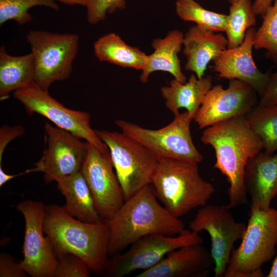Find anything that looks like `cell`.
<instances>
[{
	"label": "cell",
	"mask_w": 277,
	"mask_h": 277,
	"mask_svg": "<svg viewBox=\"0 0 277 277\" xmlns=\"http://www.w3.org/2000/svg\"><path fill=\"white\" fill-rule=\"evenodd\" d=\"M244 181L250 208L267 209L277 195V153L261 151L247 162Z\"/></svg>",
	"instance_id": "cell-18"
},
{
	"label": "cell",
	"mask_w": 277,
	"mask_h": 277,
	"mask_svg": "<svg viewBox=\"0 0 277 277\" xmlns=\"http://www.w3.org/2000/svg\"><path fill=\"white\" fill-rule=\"evenodd\" d=\"M157 200L152 185H148L125 200L114 216L107 222L110 230L109 257L144 236L175 235L185 229L183 222Z\"/></svg>",
	"instance_id": "cell-3"
},
{
	"label": "cell",
	"mask_w": 277,
	"mask_h": 277,
	"mask_svg": "<svg viewBox=\"0 0 277 277\" xmlns=\"http://www.w3.org/2000/svg\"><path fill=\"white\" fill-rule=\"evenodd\" d=\"M25 171L23 172H21L16 174H9L5 172L2 166L0 165V186H2L7 182L15 177L21 176L26 174Z\"/></svg>",
	"instance_id": "cell-36"
},
{
	"label": "cell",
	"mask_w": 277,
	"mask_h": 277,
	"mask_svg": "<svg viewBox=\"0 0 277 277\" xmlns=\"http://www.w3.org/2000/svg\"><path fill=\"white\" fill-rule=\"evenodd\" d=\"M35 6H45L58 10L54 0H0V25L9 20H14L24 25L33 19L28 10Z\"/></svg>",
	"instance_id": "cell-29"
},
{
	"label": "cell",
	"mask_w": 277,
	"mask_h": 277,
	"mask_svg": "<svg viewBox=\"0 0 277 277\" xmlns=\"http://www.w3.org/2000/svg\"><path fill=\"white\" fill-rule=\"evenodd\" d=\"M45 131L47 146L40 160L26 173L42 172L45 181L50 183L81 171L87 154L88 142L49 123H46Z\"/></svg>",
	"instance_id": "cell-12"
},
{
	"label": "cell",
	"mask_w": 277,
	"mask_h": 277,
	"mask_svg": "<svg viewBox=\"0 0 277 277\" xmlns=\"http://www.w3.org/2000/svg\"><path fill=\"white\" fill-rule=\"evenodd\" d=\"M125 5V0H87V21L91 24H97L105 19L107 13L123 10Z\"/></svg>",
	"instance_id": "cell-31"
},
{
	"label": "cell",
	"mask_w": 277,
	"mask_h": 277,
	"mask_svg": "<svg viewBox=\"0 0 277 277\" xmlns=\"http://www.w3.org/2000/svg\"><path fill=\"white\" fill-rule=\"evenodd\" d=\"M226 1L231 4L238 0H226Z\"/></svg>",
	"instance_id": "cell-39"
},
{
	"label": "cell",
	"mask_w": 277,
	"mask_h": 277,
	"mask_svg": "<svg viewBox=\"0 0 277 277\" xmlns=\"http://www.w3.org/2000/svg\"><path fill=\"white\" fill-rule=\"evenodd\" d=\"M93 48L96 57L101 62L141 71L145 66L148 55L138 48L127 45L114 33L100 37L94 43Z\"/></svg>",
	"instance_id": "cell-24"
},
{
	"label": "cell",
	"mask_w": 277,
	"mask_h": 277,
	"mask_svg": "<svg viewBox=\"0 0 277 277\" xmlns=\"http://www.w3.org/2000/svg\"><path fill=\"white\" fill-rule=\"evenodd\" d=\"M250 128L260 137L264 150L277 151V104L253 108L245 116Z\"/></svg>",
	"instance_id": "cell-26"
},
{
	"label": "cell",
	"mask_w": 277,
	"mask_h": 277,
	"mask_svg": "<svg viewBox=\"0 0 277 277\" xmlns=\"http://www.w3.org/2000/svg\"><path fill=\"white\" fill-rule=\"evenodd\" d=\"M267 277H277V254Z\"/></svg>",
	"instance_id": "cell-38"
},
{
	"label": "cell",
	"mask_w": 277,
	"mask_h": 277,
	"mask_svg": "<svg viewBox=\"0 0 277 277\" xmlns=\"http://www.w3.org/2000/svg\"><path fill=\"white\" fill-rule=\"evenodd\" d=\"M56 254L70 253L82 258L91 272L104 275L109 260L110 230L108 223L82 222L70 215L64 206H45L43 224Z\"/></svg>",
	"instance_id": "cell-2"
},
{
	"label": "cell",
	"mask_w": 277,
	"mask_h": 277,
	"mask_svg": "<svg viewBox=\"0 0 277 277\" xmlns=\"http://www.w3.org/2000/svg\"><path fill=\"white\" fill-rule=\"evenodd\" d=\"M175 10L180 18L184 21L194 22L202 28L215 32L225 31L228 14L206 9L194 0H177Z\"/></svg>",
	"instance_id": "cell-27"
},
{
	"label": "cell",
	"mask_w": 277,
	"mask_h": 277,
	"mask_svg": "<svg viewBox=\"0 0 277 277\" xmlns=\"http://www.w3.org/2000/svg\"><path fill=\"white\" fill-rule=\"evenodd\" d=\"M213 264L210 252L202 244H189L170 252L158 264L135 276H205Z\"/></svg>",
	"instance_id": "cell-17"
},
{
	"label": "cell",
	"mask_w": 277,
	"mask_h": 277,
	"mask_svg": "<svg viewBox=\"0 0 277 277\" xmlns=\"http://www.w3.org/2000/svg\"><path fill=\"white\" fill-rule=\"evenodd\" d=\"M197 164L170 158L159 159L151 185L157 199L175 217L206 205L215 192L213 185L201 176Z\"/></svg>",
	"instance_id": "cell-4"
},
{
	"label": "cell",
	"mask_w": 277,
	"mask_h": 277,
	"mask_svg": "<svg viewBox=\"0 0 277 277\" xmlns=\"http://www.w3.org/2000/svg\"><path fill=\"white\" fill-rule=\"evenodd\" d=\"M95 132L109 149L125 201L151 185L159 159L123 132Z\"/></svg>",
	"instance_id": "cell-7"
},
{
	"label": "cell",
	"mask_w": 277,
	"mask_h": 277,
	"mask_svg": "<svg viewBox=\"0 0 277 277\" xmlns=\"http://www.w3.org/2000/svg\"><path fill=\"white\" fill-rule=\"evenodd\" d=\"M198 233L184 229L174 235L154 233L144 236L130 245L123 253L110 257L104 275L123 277L137 270H146L158 264L170 252L185 245L203 244Z\"/></svg>",
	"instance_id": "cell-9"
},
{
	"label": "cell",
	"mask_w": 277,
	"mask_h": 277,
	"mask_svg": "<svg viewBox=\"0 0 277 277\" xmlns=\"http://www.w3.org/2000/svg\"><path fill=\"white\" fill-rule=\"evenodd\" d=\"M274 0H255L252 3L253 11L255 15L263 16L267 9L272 5Z\"/></svg>",
	"instance_id": "cell-35"
},
{
	"label": "cell",
	"mask_w": 277,
	"mask_h": 277,
	"mask_svg": "<svg viewBox=\"0 0 277 277\" xmlns=\"http://www.w3.org/2000/svg\"><path fill=\"white\" fill-rule=\"evenodd\" d=\"M27 274L21 263L16 262L10 254L6 253H1V277H25Z\"/></svg>",
	"instance_id": "cell-32"
},
{
	"label": "cell",
	"mask_w": 277,
	"mask_h": 277,
	"mask_svg": "<svg viewBox=\"0 0 277 277\" xmlns=\"http://www.w3.org/2000/svg\"><path fill=\"white\" fill-rule=\"evenodd\" d=\"M68 5H81L86 6L87 0H56Z\"/></svg>",
	"instance_id": "cell-37"
},
{
	"label": "cell",
	"mask_w": 277,
	"mask_h": 277,
	"mask_svg": "<svg viewBox=\"0 0 277 277\" xmlns=\"http://www.w3.org/2000/svg\"><path fill=\"white\" fill-rule=\"evenodd\" d=\"M263 17L255 33L254 48L265 49L267 56L277 64V0L273 1Z\"/></svg>",
	"instance_id": "cell-28"
},
{
	"label": "cell",
	"mask_w": 277,
	"mask_h": 277,
	"mask_svg": "<svg viewBox=\"0 0 277 277\" xmlns=\"http://www.w3.org/2000/svg\"><path fill=\"white\" fill-rule=\"evenodd\" d=\"M256 30L254 27L248 29L240 46L221 51L214 59L213 68L219 78L244 82L252 87L261 97L271 73L260 71L253 61L252 52Z\"/></svg>",
	"instance_id": "cell-16"
},
{
	"label": "cell",
	"mask_w": 277,
	"mask_h": 277,
	"mask_svg": "<svg viewBox=\"0 0 277 277\" xmlns=\"http://www.w3.org/2000/svg\"><path fill=\"white\" fill-rule=\"evenodd\" d=\"M113 169L109 151L103 152L88 142L81 172L91 190L97 212L106 222L114 216L125 202Z\"/></svg>",
	"instance_id": "cell-14"
},
{
	"label": "cell",
	"mask_w": 277,
	"mask_h": 277,
	"mask_svg": "<svg viewBox=\"0 0 277 277\" xmlns=\"http://www.w3.org/2000/svg\"><path fill=\"white\" fill-rule=\"evenodd\" d=\"M256 15L251 0H238L231 4L225 32L227 48L240 46L247 30L256 25Z\"/></svg>",
	"instance_id": "cell-25"
},
{
	"label": "cell",
	"mask_w": 277,
	"mask_h": 277,
	"mask_svg": "<svg viewBox=\"0 0 277 277\" xmlns=\"http://www.w3.org/2000/svg\"><path fill=\"white\" fill-rule=\"evenodd\" d=\"M56 182L66 199L64 207L70 215L86 223L104 221L97 212L91 190L81 171Z\"/></svg>",
	"instance_id": "cell-22"
},
{
	"label": "cell",
	"mask_w": 277,
	"mask_h": 277,
	"mask_svg": "<svg viewBox=\"0 0 277 277\" xmlns=\"http://www.w3.org/2000/svg\"><path fill=\"white\" fill-rule=\"evenodd\" d=\"M277 104V70L271 73L265 90L257 106L266 107Z\"/></svg>",
	"instance_id": "cell-33"
},
{
	"label": "cell",
	"mask_w": 277,
	"mask_h": 277,
	"mask_svg": "<svg viewBox=\"0 0 277 277\" xmlns=\"http://www.w3.org/2000/svg\"><path fill=\"white\" fill-rule=\"evenodd\" d=\"M201 141L214 150L218 169L229 183L227 206L231 209L247 203L244 176L248 160L264 150L260 137L245 117L239 116L213 124L203 131Z\"/></svg>",
	"instance_id": "cell-1"
},
{
	"label": "cell",
	"mask_w": 277,
	"mask_h": 277,
	"mask_svg": "<svg viewBox=\"0 0 277 277\" xmlns=\"http://www.w3.org/2000/svg\"><path fill=\"white\" fill-rule=\"evenodd\" d=\"M24 129L21 126L4 125L0 129V164L3 152L7 145L13 139L22 135Z\"/></svg>",
	"instance_id": "cell-34"
},
{
	"label": "cell",
	"mask_w": 277,
	"mask_h": 277,
	"mask_svg": "<svg viewBox=\"0 0 277 277\" xmlns=\"http://www.w3.org/2000/svg\"><path fill=\"white\" fill-rule=\"evenodd\" d=\"M233 249L224 276L262 277V266L276 254L277 210L250 208L245 233Z\"/></svg>",
	"instance_id": "cell-5"
},
{
	"label": "cell",
	"mask_w": 277,
	"mask_h": 277,
	"mask_svg": "<svg viewBox=\"0 0 277 277\" xmlns=\"http://www.w3.org/2000/svg\"><path fill=\"white\" fill-rule=\"evenodd\" d=\"M45 206L43 202L27 200L16 206L25 219L23 259L20 262L32 277H55L57 259L53 244L45 236Z\"/></svg>",
	"instance_id": "cell-13"
},
{
	"label": "cell",
	"mask_w": 277,
	"mask_h": 277,
	"mask_svg": "<svg viewBox=\"0 0 277 277\" xmlns=\"http://www.w3.org/2000/svg\"><path fill=\"white\" fill-rule=\"evenodd\" d=\"M227 39L221 33L197 25L190 27L184 35L183 53L186 62L185 69L194 72L198 78L205 76L208 64L227 48Z\"/></svg>",
	"instance_id": "cell-19"
},
{
	"label": "cell",
	"mask_w": 277,
	"mask_h": 277,
	"mask_svg": "<svg viewBox=\"0 0 277 277\" xmlns=\"http://www.w3.org/2000/svg\"><path fill=\"white\" fill-rule=\"evenodd\" d=\"M35 68L32 54L21 56L9 54L4 46L0 48V99L34 82Z\"/></svg>",
	"instance_id": "cell-23"
},
{
	"label": "cell",
	"mask_w": 277,
	"mask_h": 277,
	"mask_svg": "<svg viewBox=\"0 0 277 277\" xmlns=\"http://www.w3.org/2000/svg\"><path fill=\"white\" fill-rule=\"evenodd\" d=\"M258 93L247 83L229 80L228 87H212L206 94L193 120L200 129L232 118L245 116L259 103Z\"/></svg>",
	"instance_id": "cell-15"
},
{
	"label": "cell",
	"mask_w": 277,
	"mask_h": 277,
	"mask_svg": "<svg viewBox=\"0 0 277 277\" xmlns=\"http://www.w3.org/2000/svg\"><path fill=\"white\" fill-rule=\"evenodd\" d=\"M230 209L227 205L207 204L201 207L189 225L195 232L208 233L215 277L224 276L234 244L242 239L246 229V225L235 220Z\"/></svg>",
	"instance_id": "cell-11"
},
{
	"label": "cell",
	"mask_w": 277,
	"mask_h": 277,
	"mask_svg": "<svg viewBox=\"0 0 277 277\" xmlns=\"http://www.w3.org/2000/svg\"><path fill=\"white\" fill-rule=\"evenodd\" d=\"M57 264L55 277H89L90 269L80 256L65 253L56 255Z\"/></svg>",
	"instance_id": "cell-30"
},
{
	"label": "cell",
	"mask_w": 277,
	"mask_h": 277,
	"mask_svg": "<svg viewBox=\"0 0 277 277\" xmlns=\"http://www.w3.org/2000/svg\"><path fill=\"white\" fill-rule=\"evenodd\" d=\"M212 86L211 76L198 78L195 74H192L185 83L175 78L170 81L169 86L161 88V92L165 100L166 107L174 115L180 113V109L183 108L194 118Z\"/></svg>",
	"instance_id": "cell-21"
},
{
	"label": "cell",
	"mask_w": 277,
	"mask_h": 277,
	"mask_svg": "<svg viewBox=\"0 0 277 277\" xmlns=\"http://www.w3.org/2000/svg\"><path fill=\"white\" fill-rule=\"evenodd\" d=\"M13 97L24 105L28 114L36 113L42 115L56 127L84 139L102 151H109L95 130L91 128L89 113L66 108L35 82L14 91Z\"/></svg>",
	"instance_id": "cell-10"
},
{
	"label": "cell",
	"mask_w": 277,
	"mask_h": 277,
	"mask_svg": "<svg viewBox=\"0 0 277 277\" xmlns=\"http://www.w3.org/2000/svg\"><path fill=\"white\" fill-rule=\"evenodd\" d=\"M35 68L34 82L48 91L54 82L67 79L78 49L79 36L43 30H31L26 36Z\"/></svg>",
	"instance_id": "cell-8"
},
{
	"label": "cell",
	"mask_w": 277,
	"mask_h": 277,
	"mask_svg": "<svg viewBox=\"0 0 277 277\" xmlns=\"http://www.w3.org/2000/svg\"><path fill=\"white\" fill-rule=\"evenodd\" d=\"M183 38L184 34L181 31L174 30L169 31L164 38L153 39L151 46L154 51L147 55L140 75L142 83H146L150 74L156 71L169 72L180 82H186L187 78L182 71L178 57Z\"/></svg>",
	"instance_id": "cell-20"
},
{
	"label": "cell",
	"mask_w": 277,
	"mask_h": 277,
	"mask_svg": "<svg viewBox=\"0 0 277 277\" xmlns=\"http://www.w3.org/2000/svg\"><path fill=\"white\" fill-rule=\"evenodd\" d=\"M193 118L186 111L174 115L173 121L158 129H149L119 120L115 122L122 132L157 159L170 158L199 163L202 155L195 147L190 132Z\"/></svg>",
	"instance_id": "cell-6"
}]
</instances>
